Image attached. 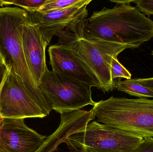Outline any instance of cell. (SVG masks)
<instances>
[{
  "mask_svg": "<svg viewBox=\"0 0 153 152\" xmlns=\"http://www.w3.org/2000/svg\"><path fill=\"white\" fill-rule=\"evenodd\" d=\"M85 38L138 48L153 37V21L130 3L117 4L93 12L84 21Z\"/></svg>",
  "mask_w": 153,
  "mask_h": 152,
  "instance_id": "6da1fadb",
  "label": "cell"
},
{
  "mask_svg": "<svg viewBox=\"0 0 153 152\" xmlns=\"http://www.w3.org/2000/svg\"><path fill=\"white\" fill-rule=\"evenodd\" d=\"M85 19L57 34L56 44L71 50L88 67L99 81L101 91L104 93L111 92L116 88L111 74L112 59L126 49L134 48L128 45L85 38L82 30Z\"/></svg>",
  "mask_w": 153,
  "mask_h": 152,
  "instance_id": "7a4b0ae2",
  "label": "cell"
},
{
  "mask_svg": "<svg viewBox=\"0 0 153 152\" xmlns=\"http://www.w3.org/2000/svg\"><path fill=\"white\" fill-rule=\"evenodd\" d=\"M28 12L19 7L0 8V54L4 64L11 67L27 90L42 105L51 108L36 84L28 68L22 47L24 26Z\"/></svg>",
  "mask_w": 153,
  "mask_h": 152,
  "instance_id": "3957f363",
  "label": "cell"
},
{
  "mask_svg": "<svg viewBox=\"0 0 153 152\" xmlns=\"http://www.w3.org/2000/svg\"><path fill=\"white\" fill-rule=\"evenodd\" d=\"M91 110L99 123L143 138L153 137V100L111 96L96 102Z\"/></svg>",
  "mask_w": 153,
  "mask_h": 152,
  "instance_id": "277c9868",
  "label": "cell"
},
{
  "mask_svg": "<svg viewBox=\"0 0 153 152\" xmlns=\"http://www.w3.org/2000/svg\"><path fill=\"white\" fill-rule=\"evenodd\" d=\"M52 110L63 114L80 110L96 102L92 98L91 87L46 69L38 86Z\"/></svg>",
  "mask_w": 153,
  "mask_h": 152,
  "instance_id": "5b68a950",
  "label": "cell"
},
{
  "mask_svg": "<svg viewBox=\"0 0 153 152\" xmlns=\"http://www.w3.org/2000/svg\"><path fill=\"white\" fill-rule=\"evenodd\" d=\"M28 92L12 68L0 65V117L11 118H44L52 111Z\"/></svg>",
  "mask_w": 153,
  "mask_h": 152,
  "instance_id": "8992f818",
  "label": "cell"
},
{
  "mask_svg": "<svg viewBox=\"0 0 153 152\" xmlns=\"http://www.w3.org/2000/svg\"><path fill=\"white\" fill-rule=\"evenodd\" d=\"M94 119L91 109L61 114L58 128L36 152H88L84 145L85 132Z\"/></svg>",
  "mask_w": 153,
  "mask_h": 152,
  "instance_id": "52a82bcc",
  "label": "cell"
},
{
  "mask_svg": "<svg viewBox=\"0 0 153 152\" xmlns=\"http://www.w3.org/2000/svg\"><path fill=\"white\" fill-rule=\"evenodd\" d=\"M143 139L93 121L86 126L84 142L88 152H134Z\"/></svg>",
  "mask_w": 153,
  "mask_h": 152,
  "instance_id": "ba28073f",
  "label": "cell"
},
{
  "mask_svg": "<svg viewBox=\"0 0 153 152\" xmlns=\"http://www.w3.org/2000/svg\"><path fill=\"white\" fill-rule=\"evenodd\" d=\"M92 0H81L72 6L46 12H28L29 21L38 26L49 44L52 38L71 25L87 18V6Z\"/></svg>",
  "mask_w": 153,
  "mask_h": 152,
  "instance_id": "9c48e42d",
  "label": "cell"
},
{
  "mask_svg": "<svg viewBox=\"0 0 153 152\" xmlns=\"http://www.w3.org/2000/svg\"><path fill=\"white\" fill-rule=\"evenodd\" d=\"M46 138L26 126L24 119L0 117V152H36Z\"/></svg>",
  "mask_w": 153,
  "mask_h": 152,
  "instance_id": "30bf717a",
  "label": "cell"
},
{
  "mask_svg": "<svg viewBox=\"0 0 153 152\" xmlns=\"http://www.w3.org/2000/svg\"><path fill=\"white\" fill-rule=\"evenodd\" d=\"M48 52L52 70L100 89V83L94 74L71 50L56 44L49 46Z\"/></svg>",
  "mask_w": 153,
  "mask_h": 152,
  "instance_id": "8fae6325",
  "label": "cell"
},
{
  "mask_svg": "<svg viewBox=\"0 0 153 152\" xmlns=\"http://www.w3.org/2000/svg\"><path fill=\"white\" fill-rule=\"evenodd\" d=\"M48 45L38 26L29 21L23 29L22 47L28 68L38 87L48 68L45 51Z\"/></svg>",
  "mask_w": 153,
  "mask_h": 152,
  "instance_id": "7c38bea8",
  "label": "cell"
},
{
  "mask_svg": "<svg viewBox=\"0 0 153 152\" xmlns=\"http://www.w3.org/2000/svg\"><path fill=\"white\" fill-rule=\"evenodd\" d=\"M116 88L130 95L140 98H153V92L139 84L137 78L115 81Z\"/></svg>",
  "mask_w": 153,
  "mask_h": 152,
  "instance_id": "4fadbf2b",
  "label": "cell"
},
{
  "mask_svg": "<svg viewBox=\"0 0 153 152\" xmlns=\"http://www.w3.org/2000/svg\"><path fill=\"white\" fill-rule=\"evenodd\" d=\"M47 0H2L4 5H17L23 8L28 12H34L39 10Z\"/></svg>",
  "mask_w": 153,
  "mask_h": 152,
  "instance_id": "5bb4252c",
  "label": "cell"
},
{
  "mask_svg": "<svg viewBox=\"0 0 153 152\" xmlns=\"http://www.w3.org/2000/svg\"><path fill=\"white\" fill-rule=\"evenodd\" d=\"M80 1L81 0H47L37 12H44L65 9L74 5Z\"/></svg>",
  "mask_w": 153,
  "mask_h": 152,
  "instance_id": "9a60e30c",
  "label": "cell"
},
{
  "mask_svg": "<svg viewBox=\"0 0 153 152\" xmlns=\"http://www.w3.org/2000/svg\"><path fill=\"white\" fill-rule=\"evenodd\" d=\"M111 74L113 80L117 78H123L126 79H131L132 75L129 71L119 61L117 57L112 59L111 67Z\"/></svg>",
  "mask_w": 153,
  "mask_h": 152,
  "instance_id": "2e32d148",
  "label": "cell"
},
{
  "mask_svg": "<svg viewBox=\"0 0 153 152\" xmlns=\"http://www.w3.org/2000/svg\"><path fill=\"white\" fill-rule=\"evenodd\" d=\"M134 2L142 13L147 15L148 18L153 16V0H138L134 1Z\"/></svg>",
  "mask_w": 153,
  "mask_h": 152,
  "instance_id": "e0dca14e",
  "label": "cell"
},
{
  "mask_svg": "<svg viewBox=\"0 0 153 152\" xmlns=\"http://www.w3.org/2000/svg\"><path fill=\"white\" fill-rule=\"evenodd\" d=\"M134 152H153V137L144 138Z\"/></svg>",
  "mask_w": 153,
  "mask_h": 152,
  "instance_id": "ac0fdd59",
  "label": "cell"
},
{
  "mask_svg": "<svg viewBox=\"0 0 153 152\" xmlns=\"http://www.w3.org/2000/svg\"><path fill=\"white\" fill-rule=\"evenodd\" d=\"M139 84L153 92V77L137 79Z\"/></svg>",
  "mask_w": 153,
  "mask_h": 152,
  "instance_id": "d6986e66",
  "label": "cell"
},
{
  "mask_svg": "<svg viewBox=\"0 0 153 152\" xmlns=\"http://www.w3.org/2000/svg\"><path fill=\"white\" fill-rule=\"evenodd\" d=\"M4 64V60L2 57L1 55V54H0V65H2V64Z\"/></svg>",
  "mask_w": 153,
  "mask_h": 152,
  "instance_id": "ffe728a7",
  "label": "cell"
},
{
  "mask_svg": "<svg viewBox=\"0 0 153 152\" xmlns=\"http://www.w3.org/2000/svg\"><path fill=\"white\" fill-rule=\"evenodd\" d=\"M3 6L4 4H3L2 1V0H0V8L3 7Z\"/></svg>",
  "mask_w": 153,
  "mask_h": 152,
  "instance_id": "44dd1931",
  "label": "cell"
},
{
  "mask_svg": "<svg viewBox=\"0 0 153 152\" xmlns=\"http://www.w3.org/2000/svg\"><path fill=\"white\" fill-rule=\"evenodd\" d=\"M151 54L153 56V51H152V53H151Z\"/></svg>",
  "mask_w": 153,
  "mask_h": 152,
  "instance_id": "7402d4cb",
  "label": "cell"
},
{
  "mask_svg": "<svg viewBox=\"0 0 153 152\" xmlns=\"http://www.w3.org/2000/svg\"></svg>",
  "mask_w": 153,
  "mask_h": 152,
  "instance_id": "603a6c76",
  "label": "cell"
}]
</instances>
